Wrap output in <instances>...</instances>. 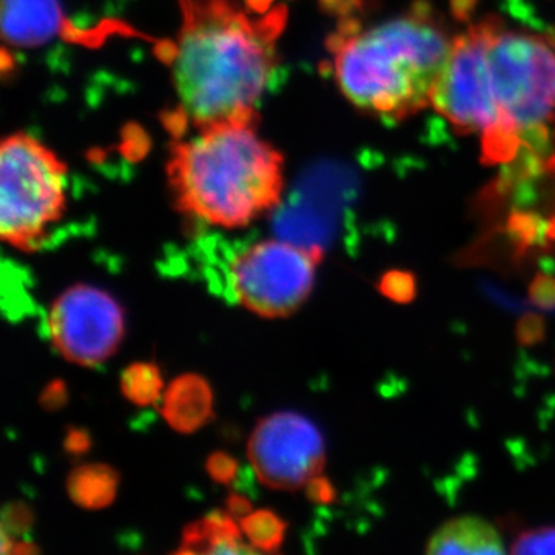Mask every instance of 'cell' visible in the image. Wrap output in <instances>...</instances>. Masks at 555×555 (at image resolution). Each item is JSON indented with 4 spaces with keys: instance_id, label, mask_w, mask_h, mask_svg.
Instances as JSON below:
<instances>
[{
    "instance_id": "cell-1",
    "label": "cell",
    "mask_w": 555,
    "mask_h": 555,
    "mask_svg": "<svg viewBox=\"0 0 555 555\" xmlns=\"http://www.w3.org/2000/svg\"><path fill=\"white\" fill-rule=\"evenodd\" d=\"M275 36L230 0H185L171 53L179 108L192 126L255 120L275 69Z\"/></svg>"
},
{
    "instance_id": "cell-2",
    "label": "cell",
    "mask_w": 555,
    "mask_h": 555,
    "mask_svg": "<svg viewBox=\"0 0 555 555\" xmlns=\"http://www.w3.org/2000/svg\"><path fill=\"white\" fill-rule=\"evenodd\" d=\"M283 156L258 133L255 120L196 127L179 142L169 163L178 203L190 215L235 229L280 203Z\"/></svg>"
},
{
    "instance_id": "cell-3",
    "label": "cell",
    "mask_w": 555,
    "mask_h": 555,
    "mask_svg": "<svg viewBox=\"0 0 555 555\" xmlns=\"http://www.w3.org/2000/svg\"><path fill=\"white\" fill-rule=\"evenodd\" d=\"M67 199V167L27 133L11 134L0 147V235L30 247L61 218Z\"/></svg>"
},
{
    "instance_id": "cell-4",
    "label": "cell",
    "mask_w": 555,
    "mask_h": 555,
    "mask_svg": "<svg viewBox=\"0 0 555 555\" xmlns=\"http://www.w3.org/2000/svg\"><path fill=\"white\" fill-rule=\"evenodd\" d=\"M334 75L346 100L363 112L400 120L426 107L430 83L404 64L374 30L335 36Z\"/></svg>"
},
{
    "instance_id": "cell-5",
    "label": "cell",
    "mask_w": 555,
    "mask_h": 555,
    "mask_svg": "<svg viewBox=\"0 0 555 555\" xmlns=\"http://www.w3.org/2000/svg\"><path fill=\"white\" fill-rule=\"evenodd\" d=\"M500 109L520 129L543 126L555 113V49L545 38L505 30L500 21L488 47Z\"/></svg>"
},
{
    "instance_id": "cell-6",
    "label": "cell",
    "mask_w": 555,
    "mask_h": 555,
    "mask_svg": "<svg viewBox=\"0 0 555 555\" xmlns=\"http://www.w3.org/2000/svg\"><path fill=\"white\" fill-rule=\"evenodd\" d=\"M499 17H485L452 40L451 56L429 91V102L460 134L483 131L502 118L488 47Z\"/></svg>"
},
{
    "instance_id": "cell-7",
    "label": "cell",
    "mask_w": 555,
    "mask_h": 555,
    "mask_svg": "<svg viewBox=\"0 0 555 555\" xmlns=\"http://www.w3.org/2000/svg\"><path fill=\"white\" fill-rule=\"evenodd\" d=\"M320 257V248L294 241L255 244L233 262L235 297L259 315H287L308 299Z\"/></svg>"
},
{
    "instance_id": "cell-8",
    "label": "cell",
    "mask_w": 555,
    "mask_h": 555,
    "mask_svg": "<svg viewBox=\"0 0 555 555\" xmlns=\"http://www.w3.org/2000/svg\"><path fill=\"white\" fill-rule=\"evenodd\" d=\"M49 326L62 356L91 366L115 352L122 338L124 320L118 302L104 291L76 286L56 299Z\"/></svg>"
},
{
    "instance_id": "cell-9",
    "label": "cell",
    "mask_w": 555,
    "mask_h": 555,
    "mask_svg": "<svg viewBox=\"0 0 555 555\" xmlns=\"http://www.w3.org/2000/svg\"><path fill=\"white\" fill-rule=\"evenodd\" d=\"M259 478L275 488H299L324 465V440L306 416L281 412L259 423L248 447Z\"/></svg>"
},
{
    "instance_id": "cell-10",
    "label": "cell",
    "mask_w": 555,
    "mask_h": 555,
    "mask_svg": "<svg viewBox=\"0 0 555 555\" xmlns=\"http://www.w3.org/2000/svg\"><path fill=\"white\" fill-rule=\"evenodd\" d=\"M387 49L406 62L420 78L433 86L451 56L452 42L434 20L408 16L387 21L372 28Z\"/></svg>"
},
{
    "instance_id": "cell-11",
    "label": "cell",
    "mask_w": 555,
    "mask_h": 555,
    "mask_svg": "<svg viewBox=\"0 0 555 555\" xmlns=\"http://www.w3.org/2000/svg\"><path fill=\"white\" fill-rule=\"evenodd\" d=\"M427 554H503L502 537L495 526L481 517L452 518L434 532Z\"/></svg>"
},
{
    "instance_id": "cell-12",
    "label": "cell",
    "mask_w": 555,
    "mask_h": 555,
    "mask_svg": "<svg viewBox=\"0 0 555 555\" xmlns=\"http://www.w3.org/2000/svg\"><path fill=\"white\" fill-rule=\"evenodd\" d=\"M210 412V387L195 375L178 378L164 396L163 414L181 433L198 429L207 422Z\"/></svg>"
},
{
    "instance_id": "cell-13",
    "label": "cell",
    "mask_w": 555,
    "mask_h": 555,
    "mask_svg": "<svg viewBox=\"0 0 555 555\" xmlns=\"http://www.w3.org/2000/svg\"><path fill=\"white\" fill-rule=\"evenodd\" d=\"M238 528L228 517H210L190 529L185 535V551L190 553L240 554L254 553L244 545Z\"/></svg>"
},
{
    "instance_id": "cell-14",
    "label": "cell",
    "mask_w": 555,
    "mask_h": 555,
    "mask_svg": "<svg viewBox=\"0 0 555 555\" xmlns=\"http://www.w3.org/2000/svg\"><path fill=\"white\" fill-rule=\"evenodd\" d=\"M115 491V474L104 466L80 467L69 480V492L80 506H107L112 502Z\"/></svg>"
},
{
    "instance_id": "cell-15",
    "label": "cell",
    "mask_w": 555,
    "mask_h": 555,
    "mask_svg": "<svg viewBox=\"0 0 555 555\" xmlns=\"http://www.w3.org/2000/svg\"><path fill=\"white\" fill-rule=\"evenodd\" d=\"M521 149L520 127L503 115L481 134V163L485 166L511 163Z\"/></svg>"
},
{
    "instance_id": "cell-16",
    "label": "cell",
    "mask_w": 555,
    "mask_h": 555,
    "mask_svg": "<svg viewBox=\"0 0 555 555\" xmlns=\"http://www.w3.org/2000/svg\"><path fill=\"white\" fill-rule=\"evenodd\" d=\"M124 396L139 404L153 403L163 390L159 371L152 364H133L122 375Z\"/></svg>"
},
{
    "instance_id": "cell-17",
    "label": "cell",
    "mask_w": 555,
    "mask_h": 555,
    "mask_svg": "<svg viewBox=\"0 0 555 555\" xmlns=\"http://www.w3.org/2000/svg\"><path fill=\"white\" fill-rule=\"evenodd\" d=\"M547 219L531 210L511 211L506 221V233L513 241L518 254H525L528 248L546 243Z\"/></svg>"
},
{
    "instance_id": "cell-18",
    "label": "cell",
    "mask_w": 555,
    "mask_h": 555,
    "mask_svg": "<svg viewBox=\"0 0 555 555\" xmlns=\"http://www.w3.org/2000/svg\"><path fill=\"white\" fill-rule=\"evenodd\" d=\"M243 531L254 550L272 551L283 542L284 524L270 511H257L244 517Z\"/></svg>"
},
{
    "instance_id": "cell-19",
    "label": "cell",
    "mask_w": 555,
    "mask_h": 555,
    "mask_svg": "<svg viewBox=\"0 0 555 555\" xmlns=\"http://www.w3.org/2000/svg\"><path fill=\"white\" fill-rule=\"evenodd\" d=\"M377 288L379 294L390 301L409 305L418 294V281L411 270L392 269L379 276Z\"/></svg>"
},
{
    "instance_id": "cell-20",
    "label": "cell",
    "mask_w": 555,
    "mask_h": 555,
    "mask_svg": "<svg viewBox=\"0 0 555 555\" xmlns=\"http://www.w3.org/2000/svg\"><path fill=\"white\" fill-rule=\"evenodd\" d=\"M513 554H555V526L529 529L514 540Z\"/></svg>"
},
{
    "instance_id": "cell-21",
    "label": "cell",
    "mask_w": 555,
    "mask_h": 555,
    "mask_svg": "<svg viewBox=\"0 0 555 555\" xmlns=\"http://www.w3.org/2000/svg\"><path fill=\"white\" fill-rule=\"evenodd\" d=\"M546 337V321L539 313H525L518 318L516 324V338L518 345L532 347L543 343Z\"/></svg>"
},
{
    "instance_id": "cell-22",
    "label": "cell",
    "mask_w": 555,
    "mask_h": 555,
    "mask_svg": "<svg viewBox=\"0 0 555 555\" xmlns=\"http://www.w3.org/2000/svg\"><path fill=\"white\" fill-rule=\"evenodd\" d=\"M528 297L537 309H555V276L537 273L529 284Z\"/></svg>"
},
{
    "instance_id": "cell-23",
    "label": "cell",
    "mask_w": 555,
    "mask_h": 555,
    "mask_svg": "<svg viewBox=\"0 0 555 555\" xmlns=\"http://www.w3.org/2000/svg\"><path fill=\"white\" fill-rule=\"evenodd\" d=\"M208 473H210V476L214 477L215 480L221 481V483H228V481L235 477V460L230 459V456L225 454L210 456V460H208Z\"/></svg>"
},
{
    "instance_id": "cell-24",
    "label": "cell",
    "mask_w": 555,
    "mask_h": 555,
    "mask_svg": "<svg viewBox=\"0 0 555 555\" xmlns=\"http://www.w3.org/2000/svg\"><path fill=\"white\" fill-rule=\"evenodd\" d=\"M478 2H480V0H449V9H451L454 20L466 24V22L473 20L474 13L477 11Z\"/></svg>"
},
{
    "instance_id": "cell-25",
    "label": "cell",
    "mask_w": 555,
    "mask_h": 555,
    "mask_svg": "<svg viewBox=\"0 0 555 555\" xmlns=\"http://www.w3.org/2000/svg\"><path fill=\"white\" fill-rule=\"evenodd\" d=\"M310 495H312L317 502H332V500H334V488H332L326 478H313L312 485H310Z\"/></svg>"
},
{
    "instance_id": "cell-26",
    "label": "cell",
    "mask_w": 555,
    "mask_h": 555,
    "mask_svg": "<svg viewBox=\"0 0 555 555\" xmlns=\"http://www.w3.org/2000/svg\"><path fill=\"white\" fill-rule=\"evenodd\" d=\"M546 240L550 241V243H555V215L553 218L547 219Z\"/></svg>"
},
{
    "instance_id": "cell-27",
    "label": "cell",
    "mask_w": 555,
    "mask_h": 555,
    "mask_svg": "<svg viewBox=\"0 0 555 555\" xmlns=\"http://www.w3.org/2000/svg\"><path fill=\"white\" fill-rule=\"evenodd\" d=\"M545 40L551 47L555 49V27L547 28L545 33Z\"/></svg>"
}]
</instances>
